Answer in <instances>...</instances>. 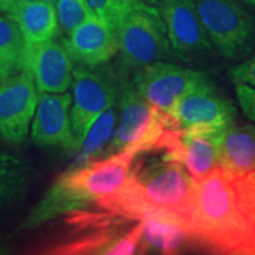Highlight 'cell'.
<instances>
[{
  "instance_id": "obj_26",
  "label": "cell",
  "mask_w": 255,
  "mask_h": 255,
  "mask_svg": "<svg viewBox=\"0 0 255 255\" xmlns=\"http://www.w3.org/2000/svg\"><path fill=\"white\" fill-rule=\"evenodd\" d=\"M44 1H46V2H51V4H55V2L57 1V0H44Z\"/></svg>"
},
{
  "instance_id": "obj_3",
  "label": "cell",
  "mask_w": 255,
  "mask_h": 255,
  "mask_svg": "<svg viewBox=\"0 0 255 255\" xmlns=\"http://www.w3.org/2000/svg\"><path fill=\"white\" fill-rule=\"evenodd\" d=\"M120 109V120L105 156L124 150L136 155L151 150L167 129V115L144 100L128 79H122Z\"/></svg>"
},
{
  "instance_id": "obj_15",
  "label": "cell",
  "mask_w": 255,
  "mask_h": 255,
  "mask_svg": "<svg viewBox=\"0 0 255 255\" xmlns=\"http://www.w3.org/2000/svg\"><path fill=\"white\" fill-rule=\"evenodd\" d=\"M143 250L173 254L180 250L190 234L180 220L164 213L152 212L143 216Z\"/></svg>"
},
{
  "instance_id": "obj_8",
  "label": "cell",
  "mask_w": 255,
  "mask_h": 255,
  "mask_svg": "<svg viewBox=\"0 0 255 255\" xmlns=\"http://www.w3.org/2000/svg\"><path fill=\"white\" fill-rule=\"evenodd\" d=\"M235 113L237 109L232 102L207 79L178 100L167 115V129L227 128L234 123Z\"/></svg>"
},
{
  "instance_id": "obj_4",
  "label": "cell",
  "mask_w": 255,
  "mask_h": 255,
  "mask_svg": "<svg viewBox=\"0 0 255 255\" xmlns=\"http://www.w3.org/2000/svg\"><path fill=\"white\" fill-rule=\"evenodd\" d=\"M213 47L225 58H244L255 45V18L235 0H194Z\"/></svg>"
},
{
  "instance_id": "obj_20",
  "label": "cell",
  "mask_w": 255,
  "mask_h": 255,
  "mask_svg": "<svg viewBox=\"0 0 255 255\" xmlns=\"http://www.w3.org/2000/svg\"><path fill=\"white\" fill-rule=\"evenodd\" d=\"M232 174V173H231ZM239 207L255 238V170L232 174Z\"/></svg>"
},
{
  "instance_id": "obj_14",
  "label": "cell",
  "mask_w": 255,
  "mask_h": 255,
  "mask_svg": "<svg viewBox=\"0 0 255 255\" xmlns=\"http://www.w3.org/2000/svg\"><path fill=\"white\" fill-rule=\"evenodd\" d=\"M7 15L17 23L26 44L53 39L59 30L55 5L44 0H33Z\"/></svg>"
},
{
  "instance_id": "obj_6",
  "label": "cell",
  "mask_w": 255,
  "mask_h": 255,
  "mask_svg": "<svg viewBox=\"0 0 255 255\" xmlns=\"http://www.w3.org/2000/svg\"><path fill=\"white\" fill-rule=\"evenodd\" d=\"M207 79L203 73L161 60L136 70L131 83L144 100L168 115L180 98Z\"/></svg>"
},
{
  "instance_id": "obj_16",
  "label": "cell",
  "mask_w": 255,
  "mask_h": 255,
  "mask_svg": "<svg viewBox=\"0 0 255 255\" xmlns=\"http://www.w3.org/2000/svg\"><path fill=\"white\" fill-rule=\"evenodd\" d=\"M25 40L9 15L0 17V81L24 71Z\"/></svg>"
},
{
  "instance_id": "obj_18",
  "label": "cell",
  "mask_w": 255,
  "mask_h": 255,
  "mask_svg": "<svg viewBox=\"0 0 255 255\" xmlns=\"http://www.w3.org/2000/svg\"><path fill=\"white\" fill-rule=\"evenodd\" d=\"M26 180V167L18 158L0 155V203L17 196L24 189Z\"/></svg>"
},
{
  "instance_id": "obj_2",
  "label": "cell",
  "mask_w": 255,
  "mask_h": 255,
  "mask_svg": "<svg viewBox=\"0 0 255 255\" xmlns=\"http://www.w3.org/2000/svg\"><path fill=\"white\" fill-rule=\"evenodd\" d=\"M116 30L122 79L129 78L130 72L175 55L161 14L150 2L139 0Z\"/></svg>"
},
{
  "instance_id": "obj_21",
  "label": "cell",
  "mask_w": 255,
  "mask_h": 255,
  "mask_svg": "<svg viewBox=\"0 0 255 255\" xmlns=\"http://www.w3.org/2000/svg\"><path fill=\"white\" fill-rule=\"evenodd\" d=\"M87 1L96 15L117 28L124 15L139 0H87Z\"/></svg>"
},
{
  "instance_id": "obj_5",
  "label": "cell",
  "mask_w": 255,
  "mask_h": 255,
  "mask_svg": "<svg viewBox=\"0 0 255 255\" xmlns=\"http://www.w3.org/2000/svg\"><path fill=\"white\" fill-rule=\"evenodd\" d=\"M72 82L73 105L70 119L78 150L96 120L120 100L122 79L110 69L77 65L73 69Z\"/></svg>"
},
{
  "instance_id": "obj_22",
  "label": "cell",
  "mask_w": 255,
  "mask_h": 255,
  "mask_svg": "<svg viewBox=\"0 0 255 255\" xmlns=\"http://www.w3.org/2000/svg\"><path fill=\"white\" fill-rule=\"evenodd\" d=\"M229 77L235 84L242 83L255 88V52L229 70Z\"/></svg>"
},
{
  "instance_id": "obj_12",
  "label": "cell",
  "mask_w": 255,
  "mask_h": 255,
  "mask_svg": "<svg viewBox=\"0 0 255 255\" xmlns=\"http://www.w3.org/2000/svg\"><path fill=\"white\" fill-rule=\"evenodd\" d=\"M77 65L98 68L119 53V36L113 25L94 15L75 28L63 41Z\"/></svg>"
},
{
  "instance_id": "obj_24",
  "label": "cell",
  "mask_w": 255,
  "mask_h": 255,
  "mask_svg": "<svg viewBox=\"0 0 255 255\" xmlns=\"http://www.w3.org/2000/svg\"><path fill=\"white\" fill-rule=\"evenodd\" d=\"M31 1H33V0H0V11L11 14L15 9Z\"/></svg>"
},
{
  "instance_id": "obj_28",
  "label": "cell",
  "mask_w": 255,
  "mask_h": 255,
  "mask_svg": "<svg viewBox=\"0 0 255 255\" xmlns=\"http://www.w3.org/2000/svg\"><path fill=\"white\" fill-rule=\"evenodd\" d=\"M244 1H246V2H248V4H250V0H244Z\"/></svg>"
},
{
  "instance_id": "obj_10",
  "label": "cell",
  "mask_w": 255,
  "mask_h": 255,
  "mask_svg": "<svg viewBox=\"0 0 255 255\" xmlns=\"http://www.w3.org/2000/svg\"><path fill=\"white\" fill-rule=\"evenodd\" d=\"M64 44L51 39L25 43L24 71L30 73L39 92L60 94L72 84L73 64Z\"/></svg>"
},
{
  "instance_id": "obj_23",
  "label": "cell",
  "mask_w": 255,
  "mask_h": 255,
  "mask_svg": "<svg viewBox=\"0 0 255 255\" xmlns=\"http://www.w3.org/2000/svg\"><path fill=\"white\" fill-rule=\"evenodd\" d=\"M235 89H237L238 102L241 109L248 119L255 123V88L238 83Z\"/></svg>"
},
{
  "instance_id": "obj_9",
  "label": "cell",
  "mask_w": 255,
  "mask_h": 255,
  "mask_svg": "<svg viewBox=\"0 0 255 255\" xmlns=\"http://www.w3.org/2000/svg\"><path fill=\"white\" fill-rule=\"evenodd\" d=\"M38 96L33 78L26 71L0 82V135L6 141L19 143L26 138Z\"/></svg>"
},
{
  "instance_id": "obj_1",
  "label": "cell",
  "mask_w": 255,
  "mask_h": 255,
  "mask_svg": "<svg viewBox=\"0 0 255 255\" xmlns=\"http://www.w3.org/2000/svg\"><path fill=\"white\" fill-rule=\"evenodd\" d=\"M191 240L219 253L247 254L252 234L239 207L233 176L216 167L194 188Z\"/></svg>"
},
{
  "instance_id": "obj_27",
  "label": "cell",
  "mask_w": 255,
  "mask_h": 255,
  "mask_svg": "<svg viewBox=\"0 0 255 255\" xmlns=\"http://www.w3.org/2000/svg\"><path fill=\"white\" fill-rule=\"evenodd\" d=\"M250 4H251V5H253V6H255V0H250Z\"/></svg>"
},
{
  "instance_id": "obj_11",
  "label": "cell",
  "mask_w": 255,
  "mask_h": 255,
  "mask_svg": "<svg viewBox=\"0 0 255 255\" xmlns=\"http://www.w3.org/2000/svg\"><path fill=\"white\" fill-rule=\"evenodd\" d=\"M71 95L68 92H39L31 123V138L36 144L76 150L70 109Z\"/></svg>"
},
{
  "instance_id": "obj_17",
  "label": "cell",
  "mask_w": 255,
  "mask_h": 255,
  "mask_svg": "<svg viewBox=\"0 0 255 255\" xmlns=\"http://www.w3.org/2000/svg\"><path fill=\"white\" fill-rule=\"evenodd\" d=\"M117 121H119V115L114 107L104 111L96 120L85 136L81 148L78 149L79 152L75 167L84 165L95 159L104 157L116 129Z\"/></svg>"
},
{
  "instance_id": "obj_13",
  "label": "cell",
  "mask_w": 255,
  "mask_h": 255,
  "mask_svg": "<svg viewBox=\"0 0 255 255\" xmlns=\"http://www.w3.org/2000/svg\"><path fill=\"white\" fill-rule=\"evenodd\" d=\"M220 167L232 174L255 170V126L228 127L222 138Z\"/></svg>"
},
{
  "instance_id": "obj_7",
  "label": "cell",
  "mask_w": 255,
  "mask_h": 255,
  "mask_svg": "<svg viewBox=\"0 0 255 255\" xmlns=\"http://www.w3.org/2000/svg\"><path fill=\"white\" fill-rule=\"evenodd\" d=\"M167 30L175 56L189 63L213 50L194 0H150Z\"/></svg>"
},
{
  "instance_id": "obj_25",
  "label": "cell",
  "mask_w": 255,
  "mask_h": 255,
  "mask_svg": "<svg viewBox=\"0 0 255 255\" xmlns=\"http://www.w3.org/2000/svg\"><path fill=\"white\" fill-rule=\"evenodd\" d=\"M247 254H255V238L253 239V241H252L250 248H248Z\"/></svg>"
},
{
  "instance_id": "obj_19",
  "label": "cell",
  "mask_w": 255,
  "mask_h": 255,
  "mask_svg": "<svg viewBox=\"0 0 255 255\" xmlns=\"http://www.w3.org/2000/svg\"><path fill=\"white\" fill-rule=\"evenodd\" d=\"M55 7L59 30L65 36L96 14L87 0H57Z\"/></svg>"
}]
</instances>
